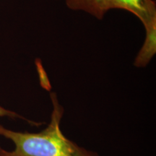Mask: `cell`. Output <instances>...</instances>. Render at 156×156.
Listing matches in <instances>:
<instances>
[{"mask_svg": "<svg viewBox=\"0 0 156 156\" xmlns=\"http://www.w3.org/2000/svg\"><path fill=\"white\" fill-rule=\"evenodd\" d=\"M50 97L53 110L49 124L41 132H17L0 124V136L10 140L15 145L12 151L0 147V156H99L64 135L60 126L64 108L55 93H51Z\"/></svg>", "mask_w": 156, "mask_h": 156, "instance_id": "cell-1", "label": "cell"}, {"mask_svg": "<svg viewBox=\"0 0 156 156\" xmlns=\"http://www.w3.org/2000/svg\"><path fill=\"white\" fill-rule=\"evenodd\" d=\"M112 9L130 12L144 25L146 35L156 34V5L153 0H110Z\"/></svg>", "mask_w": 156, "mask_h": 156, "instance_id": "cell-2", "label": "cell"}, {"mask_svg": "<svg viewBox=\"0 0 156 156\" xmlns=\"http://www.w3.org/2000/svg\"><path fill=\"white\" fill-rule=\"evenodd\" d=\"M5 116L9 117V118H12V119H16V118L22 119L28 121V122L30 123V124H34V125H36V126H38V125H41V124H42V123H38V122L37 123L35 122H31V121H30V120H28L27 119L24 118V117L20 116V115L17 114V113L4 108L3 106H2L1 105H0V117H5Z\"/></svg>", "mask_w": 156, "mask_h": 156, "instance_id": "cell-4", "label": "cell"}, {"mask_svg": "<svg viewBox=\"0 0 156 156\" xmlns=\"http://www.w3.org/2000/svg\"><path fill=\"white\" fill-rule=\"evenodd\" d=\"M66 5L73 10H82L101 20L112 8L110 0H65Z\"/></svg>", "mask_w": 156, "mask_h": 156, "instance_id": "cell-3", "label": "cell"}]
</instances>
